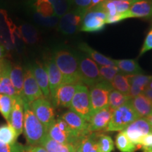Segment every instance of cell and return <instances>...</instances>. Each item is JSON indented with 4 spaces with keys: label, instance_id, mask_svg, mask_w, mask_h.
I'll list each match as a JSON object with an SVG mask.
<instances>
[{
    "label": "cell",
    "instance_id": "obj_35",
    "mask_svg": "<svg viewBox=\"0 0 152 152\" xmlns=\"http://www.w3.org/2000/svg\"><path fill=\"white\" fill-rule=\"evenodd\" d=\"M14 98L8 95L0 94V113L4 117L7 123L9 122L11 113L13 109Z\"/></svg>",
    "mask_w": 152,
    "mask_h": 152
},
{
    "label": "cell",
    "instance_id": "obj_46",
    "mask_svg": "<svg viewBox=\"0 0 152 152\" xmlns=\"http://www.w3.org/2000/svg\"><path fill=\"white\" fill-rule=\"evenodd\" d=\"M142 94L145 95L152 102V90H149V89H146L144 91V92Z\"/></svg>",
    "mask_w": 152,
    "mask_h": 152
},
{
    "label": "cell",
    "instance_id": "obj_34",
    "mask_svg": "<svg viewBox=\"0 0 152 152\" xmlns=\"http://www.w3.org/2000/svg\"><path fill=\"white\" fill-rule=\"evenodd\" d=\"M98 133L92 132L85 137L79 144L82 152H98L97 149Z\"/></svg>",
    "mask_w": 152,
    "mask_h": 152
},
{
    "label": "cell",
    "instance_id": "obj_14",
    "mask_svg": "<svg viewBox=\"0 0 152 152\" xmlns=\"http://www.w3.org/2000/svg\"><path fill=\"white\" fill-rule=\"evenodd\" d=\"M113 111L108 106L93 114L89 122V132L92 133L105 131L111 121Z\"/></svg>",
    "mask_w": 152,
    "mask_h": 152
},
{
    "label": "cell",
    "instance_id": "obj_49",
    "mask_svg": "<svg viewBox=\"0 0 152 152\" xmlns=\"http://www.w3.org/2000/svg\"><path fill=\"white\" fill-rule=\"evenodd\" d=\"M118 1H128V2H132V3H134V2H137V1H141V0H118Z\"/></svg>",
    "mask_w": 152,
    "mask_h": 152
},
{
    "label": "cell",
    "instance_id": "obj_41",
    "mask_svg": "<svg viewBox=\"0 0 152 152\" xmlns=\"http://www.w3.org/2000/svg\"><path fill=\"white\" fill-rule=\"evenodd\" d=\"M140 147L144 152L152 150V132H150L142 139L140 143Z\"/></svg>",
    "mask_w": 152,
    "mask_h": 152
},
{
    "label": "cell",
    "instance_id": "obj_39",
    "mask_svg": "<svg viewBox=\"0 0 152 152\" xmlns=\"http://www.w3.org/2000/svg\"><path fill=\"white\" fill-rule=\"evenodd\" d=\"M25 147L26 146L17 142L12 144H6L0 142V152H25Z\"/></svg>",
    "mask_w": 152,
    "mask_h": 152
},
{
    "label": "cell",
    "instance_id": "obj_4",
    "mask_svg": "<svg viewBox=\"0 0 152 152\" xmlns=\"http://www.w3.org/2000/svg\"><path fill=\"white\" fill-rule=\"evenodd\" d=\"M138 115L129 102L124 105L113 110L111 121L105 131L107 132H121L130 123L139 118Z\"/></svg>",
    "mask_w": 152,
    "mask_h": 152
},
{
    "label": "cell",
    "instance_id": "obj_21",
    "mask_svg": "<svg viewBox=\"0 0 152 152\" xmlns=\"http://www.w3.org/2000/svg\"><path fill=\"white\" fill-rule=\"evenodd\" d=\"M130 102L140 118H147L152 113V102L144 94L132 98Z\"/></svg>",
    "mask_w": 152,
    "mask_h": 152
},
{
    "label": "cell",
    "instance_id": "obj_40",
    "mask_svg": "<svg viewBox=\"0 0 152 152\" xmlns=\"http://www.w3.org/2000/svg\"><path fill=\"white\" fill-rule=\"evenodd\" d=\"M152 49V29L149 30V33H147L145 39H144L143 45H142L141 51L140 52V56H141L142 55L145 54L146 52Z\"/></svg>",
    "mask_w": 152,
    "mask_h": 152
},
{
    "label": "cell",
    "instance_id": "obj_9",
    "mask_svg": "<svg viewBox=\"0 0 152 152\" xmlns=\"http://www.w3.org/2000/svg\"><path fill=\"white\" fill-rule=\"evenodd\" d=\"M113 90L111 83L105 80H102L91 87L90 95L93 114L108 106L109 94Z\"/></svg>",
    "mask_w": 152,
    "mask_h": 152
},
{
    "label": "cell",
    "instance_id": "obj_1",
    "mask_svg": "<svg viewBox=\"0 0 152 152\" xmlns=\"http://www.w3.org/2000/svg\"><path fill=\"white\" fill-rule=\"evenodd\" d=\"M52 56L63 75V85L82 84L76 52L58 47L54 49Z\"/></svg>",
    "mask_w": 152,
    "mask_h": 152
},
{
    "label": "cell",
    "instance_id": "obj_2",
    "mask_svg": "<svg viewBox=\"0 0 152 152\" xmlns=\"http://www.w3.org/2000/svg\"><path fill=\"white\" fill-rule=\"evenodd\" d=\"M24 104L23 133L30 146L40 145L43 139L48 134L46 127L36 117L30 104Z\"/></svg>",
    "mask_w": 152,
    "mask_h": 152
},
{
    "label": "cell",
    "instance_id": "obj_53",
    "mask_svg": "<svg viewBox=\"0 0 152 152\" xmlns=\"http://www.w3.org/2000/svg\"><path fill=\"white\" fill-rule=\"evenodd\" d=\"M147 152H152V150H151V151H147Z\"/></svg>",
    "mask_w": 152,
    "mask_h": 152
},
{
    "label": "cell",
    "instance_id": "obj_7",
    "mask_svg": "<svg viewBox=\"0 0 152 152\" xmlns=\"http://www.w3.org/2000/svg\"><path fill=\"white\" fill-rule=\"evenodd\" d=\"M106 24V13L99 6L96 5L86 11L80 30L86 33H97L104 29Z\"/></svg>",
    "mask_w": 152,
    "mask_h": 152
},
{
    "label": "cell",
    "instance_id": "obj_27",
    "mask_svg": "<svg viewBox=\"0 0 152 152\" xmlns=\"http://www.w3.org/2000/svg\"><path fill=\"white\" fill-rule=\"evenodd\" d=\"M18 28L25 44L33 45L39 42V32L31 24L23 23Z\"/></svg>",
    "mask_w": 152,
    "mask_h": 152
},
{
    "label": "cell",
    "instance_id": "obj_44",
    "mask_svg": "<svg viewBox=\"0 0 152 152\" xmlns=\"http://www.w3.org/2000/svg\"><path fill=\"white\" fill-rule=\"evenodd\" d=\"M25 152H48L45 148L40 145L37 146H26Z\"/></svg>",
    "mask_w": 152,
    "mask_h": 152
},
{
    "label": "cell",
    "instance_id": "obj_43",
    "mask_svg": "<svg viewBox=\"0 0 152 152\" xmlns=\"http://www.w3.org/2000/svg\"><path fill=\"white\" fill-rule=\"evenodd\" d=\"M72 1L76 6V8L87 11L92 2V0H72Z\"/></svg>",
    "mask_w": 152,
    "mask_h": 152
},
{
    "label": "cell",
    "instance_id": "obj_45",
    "mask_svg": "<svg viewBox=\"0 0 152 152\" xmlns=\"http://www.w3.org/2000/svg\"><path fill=\"white\" fill-rule=\"evenodd\" d=\"M7 52H8L7 49L0 44V61L5 59V57L7 55Z\"/></svg>",
    "mask_w": 152,
    "mask_h": 152
},
{
    "label": "cell",
    "instance_id": "obj_6",
    "mask_svg": "<svg viewBox=\"0 0 152 152\" xmlns=\"http://www.w3.org/2000/svg\"><path fill=\"white\" fill-rule=\"evenodd\" d=\"M69 109L90 122L93 113L90 90L87 86L83 84L77 85Z\"/></svg>",
    "mask_w": 152,
    "mask_h": 152
},
{
    "label": "cell",
    "instance_id": "obj_13",
    "mask_svg": "<svg viewBox=\"0 0 152 152\" xmlns=\"http://www.w3.org/2000/svg\"><path fill=\"white\" fill-rule=\"evenodd\" d=\"M16 27L7 11L0 8V44L7 51L14 50L13 33Z\"/></svg>",
    "mask_w": 152,
    "mask_h": 152
},
{
    "label": "cell",
    "instance_id": "obj_42",
    "mask_svg": "<svg viewBox=\"0 0 152 152\" xmlns=\"http://www.w3.org/2000/svg\"><path fill=\"white\" fill-rule=\"evenodd\" d=\"M113 1L114 4L115 5V7H116L118 13L120 14L128 11L130 9L131 5L133 4L132 2L118 1V0H113Z\"/></svg>",
    "mask_w": 152,
    "mask_h": 152
},
{
    "label": "cell",
    "instance_id": "obj_51",
    "mask_svg": "<svg viewBox=\"0 0 152 152\" xmlns=\"http://www.w3.org/2000/svg\"><path fill=\"white\" fill-rule=\"evenodd\" d=\"M146 89H149V90H152V78L151 79V80L149 81V84H148L147 88Z\"/></svg>",
    "mask_w": 152,
    "mask_h": 152
},
{
    "label": "cell",
    "instance_id": "obj_11",
    "mask_svg": "<svg viewBox=\"0 0 152 152\" xmlns=\"http://www.w3.org/2000/svg\"><path fill=\"white\" fill-rule=\"evenodd\" d=\"M36 117L46 127L47 130L55 121V114L53 104L48 99L42 97L30 104Z\"/></svg>",
    "mask_w": 152,
    "mask_h": 152
},
{
    "label": "cell",
    "instance_id": "obj_17",
    "mask_svg": "<svg viewBox=\"0 0 152 152\" xmlns=\"http://www.w3.org/2000/svg\"><path fill=\"white\" fill-rule=\"evenodd\" d=\"M77 86V85L64 84L59 87L52 99L53 105L64 108H70Z\"/></svg>",
    "mask_w": 152,
    "mask_h": 152
},
{
    "label": "cell",
    "instance_id": "obj_38",
    "mask_svg": "<svg viewBox=\"0 0 152 152\" xmlns=\"http://www.w3.org/2000/svg\"><path fill=\"white\" fill-rule=\"evenodd\" d=\"M100 75L103 80L109 82L111 83L115 75L119 73H121L119 68L116 66H99Z\"/></svg>",
    "mask_w": 152,
    "mask_h": 152
},
{
    "label": "cell",
    "instance_id": "obj_5",
    "mask_svg": "<svg viewBox=\"0 0 152 152\" xmlns=\"http://www.w3.org/2000/svg\"><path fill=\"white\" fill-rule=\"evenodd\" d=\"M78 59L79 71L82 84L92 87L103 80L100 75L99 66L84 53L76 52Z\"/></svg>",
    "mask_w": 152,
    "mask_h": 152
},
{
    "label": "cell",
    "instance_id": "obj_31",
    "mask_svg": "<svg viewBox=\"0 0 152 152\" xmlns=\"http://www.w3.org/2000/svg\"><path fill=\"white\" fill-rule=\"evenodd\" d=\"M115 146L121 152H134L140 149L131 141L123 131L120 132L115 137Z\"/></svg>",
    "mask_w": 152,
    "mask_h": 152
},
{
    "label": "cell",
    "instance_id": "obj_47",
    "mask_svg": "<svg viewBox=\"0 0 152 152\" xmlns=\"http://www.w3.org/2000/svg\"><path fill=\"white\" fill-rule=\"evenodd\" d=\"M104 1H106V0H92V2H91V4H90V7H89L88 10H89V9L93 8V7H96V5H98V4H99L102 3Z\"/></svg>",
    "mask_w": 152,
    "mask_h": 152
},
{
    "label": "cell",
    "instance_id": "obj_29",
    "mask_svg": "<svg viewBox=\"0 0 152 152\" xmlns=\"http://www.w3.org/2000/svg\"><path fill=\"white\" fill-rule=\"evenodd\" d=\"M132 75L119 73L115 75L111 85L113 90H115L123 94L129 95L130 90V80Z\"/></svg>",
    "mask_w": 152,
    "mask_h": 152
},
{
    "label": "cell",
    "instance_id": "obj_19",
    "mask_svg": "<svg viewBox=\"0 0 152 152\" xmlns=\"http://www.w3.org/2000/svg\"><path fill=\"white\" fill-rule=\"evenodd\" d=\"M30 65L35 78L39 87H40L44 96L48 99H51L48 73L45 64L43 65L40 62H35Z\"/></svg>",
    "mask_w": 152,
    "mask_h": 152
},
{
    "label": "cell",
    "instance_id": "obj_23",
    "mask_svg": "<svg viewBox=\"0 0 152 152\" xmlns=\"http://www.w3.org/2000/svg\"><path fill=\"white\" fill-rule=\"evenodd\" d=\"M151 78L152 76L144 75L143 74L132 75L130 80V90L129 92L130 97H135L142 94Z\"/></svg>",
    "mask_w": 152,
    "mask_h": 152
},
{
    "label": "cell",
    "instance_id": "obj_26",
    "mask_svg": "<svg viewBox=\"0 0 152 152\" xmlns=\"http://www.w3.org/2000/svg\"><path fill=\"white\" fill-rule=\"evenodd\" d=\"M10 78L17 94L21 97L24 83V68L18 64L11 66Z\"/></svg>",
    "mask_w": 152,
    "mask_h": 152
},
{
    "label": "cell",
    "instance_id": "obj_15",
    "mask_svg": "<svg viewBox=\"0 0 152 152\" xmlns=\"http://www.w3.org/2000/svg\"><path fill=\"white\" fill-rule=\"evenodd\" d=\"M49 77V90L51 94V100L54 97L57 90L63 85V75L56 66L52 55L48 57L45 62Z\"/></svg>",
    "mask_w": 152,
    "mask_h": 152
},
{
    "label": "cell",
    "instance_id": "obj_22",
    "mask_svg": "<svg viewBox=\"0 0 152 152\" xmlns=\"http://www.w3.org/2000/svg\"><path fill=\"white\" fill-rule=\"evenodd\" d=\"M78 48L81 52L85 54L87 56L90 57L91 59L94 61L96 64H98L99 66H115L114 64L113 59L106 57L97 51L94 50L92 47L89 46L87 43L81 42L78 45Z\"/></svg>",
    "mask_w": 152,
    "mask_h": 152
},
{
    "label": "cell",
    "instance_id": "obj_8",
    "mask_svg": "<svg viewBox=\"0 0 152 152\" xmlns=\"http://www.w3.org/2000/svg\"><path fill=\"white\" fill-rule=\"evenodd\" d=\"M87 11L75 8L71 9L59 19L58 29L62 34L72 35L80 28L83 17Z\"/></svg>",
    "mask_w": 152,
    "mask_h": 152
},
{
    "label": "cell",
    "instance_id": "obj_28",
    "mask_svg": "<svg viewBox=\"0 0 152 152\" xmlns=\"http://www.w3.org/2000/svg\"><path fill=\"white\" fill-rule=\"evenodd\" d=\"M115 65L119 68L121 73L130 75L143 74L144 71L139 66L137 61L134 59L113 60Z\"/></svg>",
    "mask_w": 152,
    "mask_h": 152
},
{
    "label": "cell",
    "instance_id": "obj_52",
    "mask_svg": "<svg viewBox=\"0 0 152 152\" xmlns=\"http://www.w3.org/2000/svg\"><path fill=\"white\" fill-rule=\"evenodd\" d=\"M75 152H82L80 149V148H79V147H78V148H77V150H76Z\"/></svg>",
    "mask_w": 152,
    "mask_h": 152
},
{
    "label": "cell",
    "instance_id": "obj_16",
    "mask_svg": "<svg viewBox=\"0 0 152 152\" xmlns=\"http://www.w3.org/2000/svg\"><path fill=\"white\" fill-rule=\"evenodd\" d=\"M60 118L67 123L72 130L82 137H85L90 133L88 130L89 123L75 112L69 110L65 112Z\"/></svg>",
    "mask_w": 152,
    "mask_h": 152
},
{
    "label": "cell",
    "instance_id": "obj_24",
    "mask_svg": "<svg viewBox=\"0 0 152 152\" xmlns=\"http://www.w3.org/2000/svg\"><path fill=\"white\" fill-rule=\"evenodd\" d=\"M11 67V63L7 61L1 77H0V94L8 95L11 97H15L18 95L17 94L16 91L15 90L10 78Z\"/></svg>",
    "mask_w": 152,
    "mask_h": 152
},
{
    "label": "cell",
    "instance_id": "obj_10",
    "mask_svg": "<svg viewBox=\"0 0 152 152\" xmlns=\"http://www.w3.org/2000/svg\"><path fill=\"white\" fill-rule=\"evenodd\" d=\"M42 97L45 96L35 78L31 65L28 64L24 68V83L21 96L23 103L30 104Z\"/></svg>",
    "mask_w": 152,
    "mask_h": 152
},
{
    "label": "cell",
    "instance_id": "obj_37",
    "mask_svg": "<svg viewBox=\"0 0 152 152\" xmlns=\"http://www.w3.org/2000/svg\"><path fill=\"white\" fill-rule=\"evenodd\" d=\"M98 152H112L114 150V143L111 137L104 134H98Z\"/></svg>",
    "mask_w": 152,
    "mask_h": 152
},
{
    "label": "cell",
    "instance_id": "obj_25",
    "mask_svg": "<svg viewBox=\"0 0 152 152\" xmlns=\"http://www.w3.org/2000/svg\"><path fill=\"white\" fill-rule=\"evenodd\" d=\"M40 146L48 152H75L78 147L69 144H63L52 140L47 134L43 139Z\"/></svg>",
    "mask_w": 152,
    "mask_h": 152
},
{
    "label": "cell",
    "instance_id": "obj_30",
    "mask_svg": "<svg viewBox=\"0 0 152 152\" xmlns=\"http://www.w3.org/2000/svg\"><path fill=\"white\" fill-rule=\"evenodd\" d=\"M31 9V8H30ZM32 9V16L34 20V22L37 23L38 26L46 28H54L58 26L59 22V17L57 16H44L38 13L37 11Z\"/></svg>",
    "mask_w": 152,
    "mask_h": 152
},
{
    "label": "cell",
    "instance_id": "obj_3",
    "mask_svg": "<svg viewBox=\"0 0 152 152\" xmlns=\"http://www.w3.org/2000/svg\"><path fill=\"white\" fill-rule=\"evenodd\" d=\"M48 135L59 143L69 144L76 147H79L81 140L85 137L72 130L61 118L55 120L49 128Z\"/></svg>",
    "mask_w": 152,
    "mask_h": 152
},
{
    "label": "cell",
    "instance_id": "obj_33",
    "mask_svg": "<svg viewBox=\"0 0 152 152\" xmlns=\"http://www.w3.org/2000/svg\"><path fill=\"white\" fill-rule=\"evenodd\" d=\"M130 95L123 94L118 91L113 90L110 93L109 97V107L113 110L118 109L120 106L124 105L131 100Z\"/></svg>",
    "mask_w": 152,
    "mask_h": 152
},
{
    "label": "cell",
    "instance_id": "obj_12",
    "mask_svg": "<svg viewBox=\"0 0 152 152\" xmlns=\"http://www.w3.org/2000/svg\"><path fill=\"white\" fill-rule=\"evenodd\" d=\"M123 132L133 143L140 148V141L144 136L152 132V127L147 118H139L130 123Z\"/></svg>",
    "mask_w": 152,
    "mask_h": 152
},
{
    "label": "cell",
    "instance_id": "obj_20",
    "mask_svg": "<svg viewBox=\"0 0 152 152\" xmlns=\"http://www.w3.org/2000/svg\"><path fill=\"white\" fill-rule=\"evenodd\" d=\"M123 14L125 19L129 18H151L152 0H141L133 3L130 9L123 13Z\"/></svg>",
    "mask_w": 152,
    "mask_h": 152
},
{
    "label": "cell",
    "instance_id": "obj_36",
    "mask_svg": "<svg viewBox=\"0 0 152 152\" xmlns=\"http://www.w3.org/2000/svg\"><path fill=\"white\" fill-rule=\"evenodd\" d=\"M53 7L54 12L58 17H62L66 13L71 10L72 0H45Z\"/></svg>",
    "mask_w": 152,
    "mask_h": 152
},
{
    "label": "cell",
    "instance_id": "obj_18",
    "mask_svg": "<svg viewBox=\"0 0 152 152\" xmlns=\"http://www.w3.org/2000/svg\"><path fill=\"white\" fill-rule=\"evenodd\" d=\"M13 98L14 104L9 123L15 129L19 136L23 132L24 104L23 101L20 96H16Z\"/></svg>",
    "mask_w": 152,
    "mask_h": 152
},
{
    "label": "cell",
    "instance_id": "obj_48",
    "mask_svg": "<svg viewBox=\"0 0 152 152\" xmlns=\"http://www.w3.org/2000/svg\"><path fill=\"white\" fill-rule=\"evenodd\" d=\"M7 61H7L6 59L0 61V77H1V75L3 73V71H4V69L6 64H7Z\"/></svg>",
    "mask_w": 152,
    "mask_h": 152
},
{
    "label": "cell",
    "instance_id": "obj_32",
    "mask_svg": "<svg viewBox=\"0 0 152 152\" xmlns=\"http://www.w3.org/2000/svg\"><path fill=\"white\" fill-rule=\"evenodd\" d=\"M16 131L9 123L0 126V142L6 144H12L16 142L18 138Z\"/></svg>",
    "mask_w": 152,
    "mask_h": 152
},
{
    "label": "cell",
    "instance_id": "obj_50",
    "mask_svg": "<svg viewBox=\"0 0 152 152\" xmlns=\"http://www.w3.org/2000/svg\"><path fill=\"white\" fill-rule=\"evenodd\" d=\"M147 121H149V123H150V125H151V127H152V113L149 115V116H148L147 118Z\"/></svg>",
    "mask_w": 152,
    "mask_h": 152
}]
</instances>
